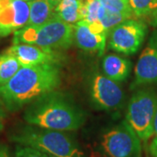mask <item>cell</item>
Listing matches in <instances>:
<instances>
[{"mask_svg":"<svg viewBox=\"0 0 157 157\" xmlns=\"http://www.w3.org/2000/svg\"><path fill=\"white\" fill-rule=\"evenodd\" d=\"M59 0H33L30 5V17L27 25H39L56 16Z\"/></svg>","mask_w":157,"mask_h":157,"instance_id":"cell-14","label":"cell"},{"mask_svg":"<svg viewBox=\"0 0 157 157\" xmlns=\"http://www.w3.org/2000/svg\"><path fill=\"white\" fill-rule=\"evenodd\" d=\"M102 6L99 0H86L83 19L91 24L100 23L99 16Z\"/></svg>","mask_w":157,"mask_h":157,"instance_id":"cell-19","label":"cell"},{"mask_svg":"<svg viewBox=\"0 0 157 157\" xmlns=\"http://www.w3.org/2000/svg\"><path fill=\"white\" fill-rule=\"evenodd\" d=\"M108 33L101 23L91 24L80 20L74 25V43L79 49L102 55L105 52Z\"/></svg>","mask_w":157,"mask_h":157,"instance_id":"cell-9","label":"cell"},{"mask_svg":"<svg viewBox=\"0 0 157 157\" xmlns=\"http://www.w3.org/2000/svg\"><path fill=\"white\" fill-rule=\"evenodd\" d=\"M74 25L64 22L56 16L39 25H26L14 33L13 44H30L66 50L74 43Z\"/></svg>","mask_w":157,"mask_h":157,"instance_id":"cell-4","label":"cell"},{"mask_svg":"<svg viewBox=\"0 0 157 157\" xmlns=\"http://www.w3.org/2000/svg\"><path fill=\"white\" fill-rule=\"evenodd\" d=\"M25 1H26V2H31V1H33V0H25Z\"/></svg>","mask_w":157,"mask_h":157,"instance_id":"cell-28","label":"cell"},{"mask_svg":"<svg viewBox=\"0 0 157 157\" xmlns=\"http://www.w3.org/2000/svg\"><path fill=\"white\" fill-rule=\"evenodd\" d=\"M102 70L106 77L115 82H121L130 74L131 62L117 54H108L102 60Z\"/></svg>","mask_w":157,"mask_h":157,"instance_id":"cell-13","label":"cell"},{"mask_svg":"<svg viewBox=\"0 0 157 157\" xmlns=\"http://www.w3.org/2000/svg\"><path fill=\"white\" fill-rule=\"evenodd\" d=\"M146 33L147 26L143 22L131 18L125 20L109 32V48L125 55L135 54L142 45Z\"/></svg>","mask_w":157,"mask_h":157,"instance_id":"cell-7","label":"cell"},{"mask_svg":"<svg viewBox=\"0 0 157 157\" xmlns=\"http://www.w3.org/2000/svg\"><path fill=\"white\" fill-rule=\"evenodd\" d=\"M15 157H56L50 154L27 146L17 145L15 148Z\"/></svg>","mask_w":157,"mask_h":157,"instance_id":"cell-21","label":"cell"},{"mask_svg":"<svg viewBox=\"0 0 157 157\" xmlns=\"http://www.w3.org/2000/svg\"><path fill=\"white\" fill-rule=\"evenodd\" d=\"M0 157H8L7 156V155H6V153L4 150H2V151H0Z\"/></svg>","mask_w":157,"mask_h":157,"instance_id":"cell-27","label":"cell"},{"mask_svg":"<svg viewBox=\"0 0 157 157\" xmlns=\"http://www.w3.org/2000/svg\"><path fill=\"white\" fill-rule=\"evenodd\" d=\"M157 83V30L150 36L135 68L133 87Z\"/></svg>","mask_w":157,"mask_h":157,"instance_id":"cell-11","label":"cell"},{"mask_svg":"<svg viewBox=\"0 0 157 157\" xmlns=\"http://www.w3.org/2000/svg\"></svg>","mask_w":157,"mask_h":157,"instance_id":"cell-29","label":"cell"},{"mask_svg":"<svg viewBox=\"0 0 157 157\" xmlns=\"http://www.w3.org/2000/svg\"><path fill=\"white\" fill-rule=\"evenodd\" d=\"M140 140L128 122L123 121L101 135L100 147L107 157H140Z\"/></svg>","mask_w":157,"mask_h":157,"instance_id":"cell-6","label":"cell"},{"mask_svg":"<svg viewBox=\"0 0 157 157\" xmlns=\"http://www.w3.org/2000/svg\"><path fill=\"white\" fill-rule=\"evenodd\" d=\"M154 135L157 136V111L155 117V121H154Z\"/></svg>","mask_w":157,"mask_h":157,"instance_id":"cell-24","label":"cell"},{"mask_svg":"<svg viewBox=\"0 0 157 157\" xmlns=\"http://www.w3.org/2000/svg\"><path fill=\"white\" fill-rule=\"evenodd\" d=\"M18 145L27 146L56 157H85L84 153L71 136L64 131L25 126L10 136Z\"/></svg>","mask_w":157,"mask_h":157,"instance_id":"cell-3","label":"cell"},{"mask_svg":"<svg viewBox=\"0 0 157 157\" xmlns=\"http://www.w3.org/2000/svg\"><path fill=\"white\" fill-rule=\"evenodd\" d=\"M6 52L15 57L21 67L59 64L62 60V55L57 50L30 44H12Z\"/></svg>","mask_w":157,"mask_h":157,"instance_id":"cell-10","label":"cell"},{"mask_svg":"<svg viewBox=\"0 0 157 157\" xmlns=\"http://www.w3.org/2000/svg\"><path fill=\"white\" fill-rule=\"evenodd\" d=\"M156 111L157 93L153 89L138 90L129 101L126 121L143 141L154 135Z\"/></svg>","mask_w":157,"mask_h":157,"instance_id":"cell-5","label":"cell"},{"mask_svg":"<svg viewBox=\"0 0 157 157\" xmlns=\"http://www.w3.org/2000/svg\"><path fill=\"white\" fill-rule=\"evenodd\" d=\"M134 17H147L157 9V0H128Z\"/></svg>","mask_w":157,"mask_h":157,"instance_id":"cell-18","label":"cell"},{"mask_svg":"<svg viewBox=\"0 0 157 157\" xmlns=\"http://www.w3.org/2000/svg\"><path fill=\"white\" fill-rule=\"evenodd\" d=\"M60 82L61 73L58 64L21 67L7 83L0 86V101L9 111H17L54 91Z\"/></svg>","mask_w":157,"mask_h":157,"instance_id":"cell-1","label":"cell"},{"mask_svg":"<svg viewBox=\"0 0 157 157\" xmlns=\"http://www.w3.org/2000/svg\"><path fill=\"white\" fill-rule=\"evenodd\" d=\"M86 0H59L56 7V17L70 25L83 19Z\"/></svg>","mask_w":157,"mask_h":157,"instance_id":"cell-15","label":"cell"},{"mask_svg":"<svg viewBox=\"0 0 157 157\" xmlns=\"http://www.w3.org/2000/svg\"><path fill=\"white\" fill-rule=\"evenodd\" d=\"M132 17L131 15L121 12H113L107 10L104 6H102L100 11L99 21L103 26V28L109 33V32L113 27H115L119 24L124 22L125 20L130 19Z\"/></svg>","mask_w":157,"mask_h":157,"instance_id":"cell-17","label":"cell"},{"mask_svg":"<svg viewBox=\"0 0 157 157\" xmlns=\"http://www.w3.org/2000/svg\"><path fill=\"white\" fill-rule=\"evenodd\" d=\"M10 1H11V0H0V7L6 6L7 4L10 3Z\"/></svg>","mask_w":157,"mask_h":157,"instance_id":"cell-26","label":"cell"},{"mask_svg":"<svg viewBox=\"0 0 157 157\" xmlns=\"http://www.w3.org/2000/svg\"><path fill=\"white\" fill-rule=\"evenodd\" d=\"M101 6L107 10L113 12L126 13L134 17L132 10L128 4V0H99Z\"/></svg>","mask_w":157,"mask_h":157,"instance_id":"cell-20","label":"cell"},{"mask_svg":"<svg viewBox=\"0 0 157 157\" xmlns=\"http://www.w3.org/2000/svg\"><path fill=\"white\" fill-rule=\"evenodd\" d=\"M6 111L4 109V105L0 101V132L5 128V121H6Z\"/></svg>","mask_w":157,"mask_h":157,"instance_id":"cell-22","label":"cell"},{"mask_svg":"<svg viewBox=\"0 0 157 157\" xmlns=\"http://www.w3.org/2000/svg\"><path fill=\"white\" fill-rule=\"evenodd\" d=\"M30 17V5L25 0H11L0 7V37H6L26 26Z\"/></svg>","mask_w":157,"mask_h":157,"instance_id":"cell-12","label":"cell"},{"mask_svg":"<svg viewBox=\"0 0 157 157\" xmlns=\"http://www.w3.org/2000/svg\"><path fill=\"white\" fill-rule=\"evenodd\" d=\"M24 120L32 126L57 131H73L81 128L86 115L61 92L52 91L28 105Z\"/></svg>","mask_w":157,"mask_h":157,"instance_id":"cell-2","label":"cell"},{"mask_svg":"<svg viewBox=\"0 0 157 157\" xmlns=\"http://www.w3.org/2000/svg\"><path fill=\"white\" fill-rule=\"evenodd\" d=\"M149 151L154 157H157V136H155L150 143Z\"/></svg>","mask_w":157,"mask_h":157,"instance_id":"cell-23","label":"cell"},{"mask_svg":"<svg viewBox=\"0 0 157 157\" xmlns=\"http://www.w3.org/2000/svg\"><path fill=\"white\" fill-rule=\"evenodd\" d=\"M90 95L96 107L105 111L116 110L124 100L123 91L118 82L100 73H95L91 79Z\"/></svg>","mask_w":157,"mask_h":157,"instance_id":"cell-8","label":"cell"},{"mask_svg":"<svg viewBox=\"0 0 157 157\" xmlns=\"http://www.w3.org/2000/svg\"><path fill=\"white\" fill-rule=\"evenodd\" d=\"M149 16H151L152 18L154 19V24H155V25H157V9L154 11L152 14H150Z\"/></svg>","mask_w":157,"mask_h":157,"instance_id":"cell-25","label":"cell"},{"mask_svg":"<svg viewBox=\"0 0 157 157\" xmlns=\"http://www.w3.org/2000/svg\"><path fill=\"white\" fill-rule=\"evenodd\" d=\"M21 68L17 59L10 53L4 52L0 54V86L7 83Z\"/></svg>","mask_w":157,"mask_h":157,"instance_id":"cell-16","label":"cell"}]
</instances>
